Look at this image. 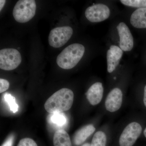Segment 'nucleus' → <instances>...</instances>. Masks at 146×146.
<instances>
[{"mask_svg": "<svg viewBox=\"0 0 146 146\" xmlns=\"http://www.w3.org/2000/svg\"><path fill=\"white\" fill-rule=\"evenodd\" d=\"M74 98V93L71 89H60L47 99L44 104L45 109L51 114L68 111L72 106Z\"/></svg>", "mask_w": 146, "mask_h": 146, "instance_id": "obj_1", "label": "nucleus"}, {"mask_svg": "<svg viewBox=\"0 0 146 146\" xmlns=\"http://www.w3.org/2000/svg\"><path fill=\"white\" fill-rule=\"evenodd\" d=\"M85 48L79 44L69 45L58 56L56 63L60 68L70 70L75 67L83 57Z\"/></svg>", "mask_w": 146, "mask_h": 146, "instance_id": "obj_2", "label": "nucleus"}, {"mask_svg": "<svg viewBox=\"0 0 146 146\" xmlns=\"http://www.w3.org/2000/svg\"><path fill=\"white\" fill-rule=\"evenodd\" d=\"M36 10V3L34 0H20L13 8V17L18 23H27L34 17Z\"/></svg>", "mask_w": 146, "mask_h": 146, "instance_id": "obj_3", "label": "nucleus"}, {"mask_svg": "<svg viewBox=\"0 0 146 146\" xmlns=\"http://www.w3.org/2000/svg\"><path fill=\"white\" fill-rule=\"evenodd\" d=\"M22 61L21 53L18 50L5 48L0 50V68L5 70L16 69Z\"/></svg>", "mask_w": 146, "mask_h": 146, "instance_id": "obj_4", "label": "nucleus"}, {"mask_svg": "<svg viewBox=\"0 0 146 146\" xmlns=\"http://www.w3.org/2000/svg\"><path fill=\"white\" fill-rule=\"evenodd\" d=\"M73 31L71 27L64 26L55 28L50 32L49 44L55 48L63 46L70 39Z\"/></svg>", "mask_w": 146, "mask_h": 146, "instance_id": "obj_5", "label": "nucleus"}, {"mask_svg": "<svg viewBox=\"0 0 146 146\" xmlns=\"http://www.w3.org/2000/svg\"><path fill=\"white\" fill-rule=\"evenodd\" d=\"M142 127L137 122L128 125L120 136L119 143L120 146H132L141 135Z\"/></svg>", "mask_w": 146, "mask_h": 146, "instance_id": "obj_6", "label": "nucleus"}, {"mask_svg": "<svg viewBox=\"0 0 146 146\" xmlns=\"http://www.w3.org/2000/svg\"><path fill=\"white\" fill-rule=\"evenodd\" d=\"M85 15L90 22L99 23L109 18L110 10L105 5L98 4L91 6L86 9Z\"/></svg>", "mask_w": 146, "mask_h": 146, "instance_id": "obj_7", "label": "nucleus"}, {"mask_svg": "<svg viewBox=\"0 0 146 146\" xmlns=\"http://www.w3.org/2000/svg\"><path fill=\"white\" fill-rule=\"evenodd\" d=\"M120 37V48L124 51H130L133 46V36L125 23H120L117 27Z\"/></svg>", "mask_w": 146, "mask_h": 146, "instance_id": "obj_8", "label": "nucleus"}, {"mask_svg": "<svg viewBox=\"0 0 146 146\" xmlns=\"http://www.w3.org/2000/svg\"><path fill=\"white\" fill-rule=\"evenodd\" d=\"M122 101L123 94L121 89L114 88L107 96L105 101L106 108L109 112H116L121 107Z\"/></svg>", "mask_w": 146, "mask_h": 146, "instance_id": "obj_9", "label": "nucleus"}, {"mask_svg": "<svg viewBox=\"0 0 146 146\" xmlns=\"http://www.w3.org/2000/svg\"><path fill=\"white\" fill-rule=\"evenodd\" d=\"M123 50L117 46L112 45L107 52V70L108 72H112L119 65L123 56Z\"/></svg>", "mask_w": 146, "mask_h": 146, "instance_id": "obj_10", "label": "nucleus"}, {"mask_svg": "<svg viewBox=\"0 0 146 146\" xmlns=\"http://www.w3.org/2000/svg\"><path fill=\"white\" fill-rule=\"evenodd\" d=\"M104 89L101 82H96L89 88L86 93V98L92 105L95 106L101 101Z\"/></svg>", "mask_w": 146, "mask_h": 146, "instance_id": "obj_11", "label": "nucleus"}, {"mask_svg": "<svg viewBox=\"0 0 146 146\" xmlns=\"http://www.w3.org/2000/svg\"><path fill=\"white\" fill-rule=\"evenodd\" d=\"M130 23L136 28H146V7L135 10L131 16Z\"/></svg>", "mask_w": 146, "mask_h": 146, "instance_id": "obj_12", "label": "nucleus"}, {"mask_svg": "<svg viewBox=\"0 0 146 146\" xmlns=\"http://www.w3.org/2000/svg\"><path fill=\"white\" fill-rule=\"evenodd\" d=\"M95 130L96 128L93 125H88L83 127L78 130L74 135L73 139L74 144L76 146L81 145Z\"/></svg>", "mask_w": 146, "mask_h": 146, "instance_id": "obj_13", "label": "nucleus"}, {"mask_svg": "<svg viewBox=\"0 0 146 146\" xmlns=\"http://www.w3.org/2000/svg\"><path fill=\"white\" fill-rule=\"evenodd\" d=\"M54 146H72L70 138L68 133L63 129H58L53 136Z\"/></svg>", "mask_w": 146, "mask_h": 146, "instance_id": "obj_14", "label": "nucleus"}, {"mask_svg": "<svg viewBox=\"0 0 146 146\" xmlns=\"http://www.w3.org/2000/svg\"><path fill=\"white\" fill-rule=\"evenodd\" d=\"M106 136L105 133L102 131H98L94 134L91 146H106Z\"/></svg>", "mask_w": 146, "mask_h": 146, "instance_id": "obj_15", "label": "nucleus"}, {"mask_svg": "<svg viewBox=\"0 0 146 146\" xmlns=\"http://www.w3.org/2000/svg\"><path fill=\"white\" fill-rule=\"evenodd\" d=\"M50 120L52 122L58 126H63L67 122L66 116L61 112L52 114L50 117Z\"/></svg>", "mask_w": 146, "mask_h": 146, "instance_id": "obj_16", "label": "nucleus"}, {"mask_svg": "<svg viewBox=\"0 0 146 146\" xmlns=\"http://www.w3.org/2000/svg\"><path fill=\"white\" fill-rule=\"evenodd\" d=\"M5 101L8 104L10 110L13 113H16L18 111V105L16 104V98L11 94L7 93L4 94Z\"/></svg>", "mask_w": 146, "mask_h": 146, "instance_id": "obj_17", "label": "nucleus"}, {"mask_svg": "<svg viewBox=\"0 0 146 146\" xmlns=\"http://www.w3.org/2000/svg\"><path fill=\"white\" fill-rule=\"evenodd\" d=\"M123 4L127 6L134 7H146V0H121Z\"/></svg>", "mask_w": 146, "mask_h": 146, "instance_id": "obj_18", "label": "nucleus"}, {"mask_svg": "<svg viewBox=\"0 0 146 146\" xmlns=\"http://www.w3.org/2000/svg\"><path fill=\"white\" fill-rule=\"evenodd\" d=\"M17 146H38L35 141L30 138H24L19 141Z\"/></svg>", "mask_w": 146, "mask_h": 146, "instance_id": "obj_19", "label": "nucleus"}, {"mask_svg": "<svg viewBox=\"0 0 146 146\" xmlns=\"http://www.w3.org/2000/svg\"><path fill=\"white\" fill-rule=\"evenodd\" d=\"M9 83L7 80L3 79H0V93L6 91L9 87Z\"/></svg>", "mask_w": 146, "mask_h": 146, "instance_id": "obj_20", "label": "nucleus"}, {"mask_svg": "<svg viewBox=\"0 0 146 146\" xmlns=\"http://www.w3.org/2000/svg\"><path fill=\"white\" fill-rule=\"evenodd\" d=\"M14 140V136L11 135L1 146H13Z\"/></svg>", "mask_w": 146, "mask_h": 146, "instance_id": "obj_21", "label": "nucleus"}, {"mask_svg": "<svg viewBox=\"0 0 146 146\" xmlns=\"http://www.w3.org/2000/svg\"><path fill=\"white\" fill-rule=\"evenodd\" d=\"M6 1L5 0H1L0 1V11H1L3 7L5 4V3Z\"/></svg>", "mask_w": 146, "mask_h": 146, "instance_id": "obj_22", "label": "nucleus"}, {"mask_svg": "<svg viewBox=\"0 0 146 146\" xmlns=\"http://www.w3.org/2000/svg\"><path fill=\"white\" fill-rule=\"evenodd\" d=\"M143 102L144 104H145V106L146 108V85L145 87V89H144V96Z\"/></svg>", "mask_w": 146, "mask_h": 146, "instance_id": "obj_23", "label": "nucleus"}, {"mask_svg": "<svg viewBox=\"0 0 146 146\" xmlns=\"http://www.w3.org/2000/svg\"><path fill=\"white\" fill-rule=\"evenodd\" d=\"M81 146H91V145L89 143H86L84 144V145Z\"/></svg>", "mask_w": 146, "mask_h": 146, "instance_id": "obj_24", "label": "nucleus"}, {"mask_svg": "<svg viewBox=\"0 0 146 146\" xmlns=\"http://www.w3.org/2000/svg\"><path fill=\"white\" fill-rule=\"evenodd\" d=\"M144 135H145V137L146 138V128L145 129V130H144Z\"/></svg>", "mask_w": 146, "mask_h": 146, "instance_id": "obj_25", "label": "nucleus"}]
</instances>
